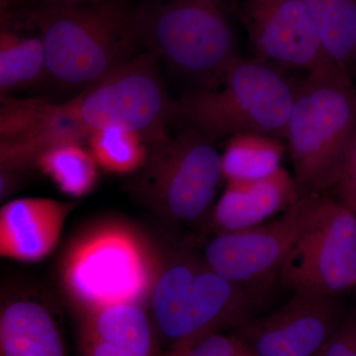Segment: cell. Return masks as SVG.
<instances>
[{
	"label": "cell",
	"mask_w": 356,
	"mask_h": 356,
	"mask_svg": "<svg viewBox=\"0 0 356 356\" xmlns=\"http://www.w3.org/2000/svg\"><path fill=\"white\" fill-rule=\"evenodd\" d=\"M26 20L44 42L47 76L72 89L89 88L135 57V8L124 0L28 9Z\"/></svg>",
	"instance_id": "1"
},
{
	"label": "cell",
	"mask_w": 356,
	"mask_h": 356,
	"mask_svg": "<svg viewBox=\"0 0 356 356\" xmlns=\"http://www.w3.org/2000/svg\"><path fill=\"white\" fill-rule=\"evenodd\" d=\"M161 259L130 224L108 219L81 232L63 255L60 278L79 314L149 302Z\"/></svg>",
	"instance_id": "2"
},
{
	"label": "cell",
	"mask_w": 356,
	"mask_h": 356,
	"mask_svg": "<svg viewBox=\"0 0 356 356\" xmlns=\"http://www.w3.org/2000/svg\"><path fill=\"white\" fill-rule=\"evenodd\" d=\"M296 83L277 65L238 57L214 83L175 102V118L215 142L243 133L285 140Z\"/></svg>",
	"instance_id": "3"
},
{
	"label": "cell",
	"mask_w": 356,
	"mask_h": 356,
	"mask_svg": "<svg viewBox=\"0 0 356 356\" xmlns=\"http://www.w3.org/2000/svg\"><path fill=\"white\" fill-rule=\"evenodd\" d=\"M266 291L222 277L202 255L178 252L161 259L147 306L159 336L172 346L247 324Z\"/></svg>",
	"instance_id": "4"
},
{
	"label": "cell",
	"mask_w": 356,
	"mask_h": 356,
	"mask_svg": "<svg viewBox=\"0 0 356 356\" xmlns=\"http://www.w3.org/2000/svg\"><path fill=\"white\" fill-rule=\"evenodd\" d=\"M238 0H142L135 8L140 43L197 86H210L238 57Z\"/></svg>",
	"instance_id": "5"
},
{
	"label": "cell",
	"mask_w": 356,
	"mask_h": 356,
	"mask_svg": "<svg viewBox=\"0 0 356 356\" xmlns=\"http://www.w3.org/2000/svg\"><path fill=\"white\" fill-rule=\"evenodd\" d=\"M356 137V89L343 74H307L296 83L287 149L300 194L334 191Z\"/></svg>",
	"instance_id": "6"
},
{
	"label": "cell",
	"mask_w": 356,
	"mask_h": 356,
	"mask_svg": "<svg viewBox=\"0 0 356 356\" xmlns=\"http://www.w3.org/2000/svg\"><path fill=\"white\" fill-rule=\"evenodd\" d=\"M132 191L145 205L175 226L202 221L213 208L222 179L216 142L194 129L149 146L146 165Z\"/></svg>",
	"instance_id": "7"
},
{
	"label": "cell",
	"mask_w": 356,
	"mask_h": 356,
	"mask_svg": "<svg viewBox=\"0 0 356 356\" xmlns=\"http://www.w3.org/2000/svg\"><path fill=\"white\" fill-rule=\"evenodd\" d=\"M159 62L151 51L136 55L70 99L86 127L91 132L113 127L133 131L147 146L165 139L175 102L166 92Z\"/></svg>",
	"instance_id": "8"
},
{
	"label": "cell",
	"mask_w": 356,
	"mask_h": 356,
	"mask_svg": "<svg viewBox=\"0 0 356 356\" xmlns=\"http://www.w3.org/2000/svg\"><path fill=\"white\" fill-rule=\"evenodd\" d=\"M293 292L341 299L356 287V215L337 197L318 194L308 227L280 276Z\"/></svg>",
	"instance_id": "9"
},
{
	"label": "cell",
	"mask_w": 356,
	"mask_h": 356,
	"mask_svg": "<svg viewBox=\"0 0 356 356\" xmlns=\"http://www.w3.org/2000/svg\"><path fill=\"white\" fill-rule=\"evenodd\" d=\"M317 196L300 194L273 221L215 234L204 248V261L227 280L267 289L311 222Z\"/></svg>",
	"instance_id": "10"
},
{
	"label": "cell",
	"mask_w": 356,
	"mask_h": 356,
	"mask_svg": "<svg viewBox=\"0 0 356 356\" xmlns=\"http://www.w3.org/2000/svg\"><path fill=\"white\" fill-rule=\"evenodd\" d=\"M238 17L254 57L308 74H344L327 56L301 0H238Z\"/></svg>",
	"instance_id": "11"
},
{
	"label": "cell",
	"mask_w": 356,
	"mask_h": 356,
	"mask_svg": "<svg viewBox=\"0 0 356 356\" xmlns=\"http://www.w3.org/2000/svg\"><path fill=\"white\" fill-rule=\"evenodd\" d=\"M346 318L339 299L294 292L280 308L238 327L235 336L254 356H320Z\"/></svg>",
	"instance_id": "12"
},
{
	"label": "cell",
	"mask_w": 356,
	"mask_h": 356,
	"mask_svg": "<svg viewBox=\"0 0 356 356\" xmlns=\"http://www.w3.org/2000/svg\"><path fill=\"white\" fill-rule=\"evenodd\" d=\"M91 134L70 100L53 103L1 96L0 168L24 173L35 168L47 149L67 143L83 144Z\"/></svg>",
	"instance_id": "13"
},
{
	"label": "cell",
	"mask_w": 356,
	"mask_h": 356,
	"mask_svg": "<svg viewBox=\"0 0 356 356\" xmlns=\"http://www.w3.org/2000/svg\"><path fill=\"white\" fill-rule=\"evenodd\" d=\"M77 202L44 197L13 199L0 210V255L34 264L57 247L65 222Z\"/></svg>",
	"instance_id": "14"
},
{
	"label": "cell",
	"mask_w": 356,
	"mask_h": 356,
	"mask_svg": "<svg viewBox=\"0 0 356 356\" xmlns=\"http://www.w3.org/2000/svg\"><path fill=\"white\" fill-rule=\"evenodd\" d=\"M79 317V356H158L159 334L144 305L105 307Z\"/></svg>",
	"instance_id": "15"
},
{
	"label": "cell",
	"mask_w": 356,
	"mask_h": 356,
	"mask_svg": "<svg viewBox=\"0 0 356 356\" xmlns=\"http://www.w3.org/2000/svg\"><path fill=\"white\" fill-rule=\"evenodd\" d=\"M299 195L294 177L283 166L261 179L227 182L211 210V227L218 234L257 226L276 213L284 212Z\"/></svg>",
	"instance_id": "16"
},
{
	"label": "cell",
	"mask_w": 356,
	"mask_h": 356,
	"mask_svg": "<svg viewBox=\"0 0 356 356\" xmlns=\"http://www.w3.org/2000/svg\"><path fill=\"white\" fill-rule=\"evenodd\" d=\"M0 356H67L62 332L50 309L28 296L3 302Z\"/></svg>",
	"instance_id": "17"
},
{
	"label": "cell",
	"mask_w": 356,
	"mask_h": 356,
	"mask_svg": "<svg viewBox=\"0 0 356 356\" xmlns=\"http://www.w3.org/2000/svg\"><path fill=\"white\" fill-rule=\"evenodd\" d=\"M284 140L257 133H243L227 139L221 154L226 182L261 179L277 172L287 151Z\"/></svg>",
	"instance_id": "18"
},
{
	"label": "cell",
	"mask_w": 356,
	"mask_h": 356,
	"mask_svg": "<svg viewBox=\"0 0 356 356\" xmlns=\"http://www.w3.org/2000/svg\"><path fill=\"white\" fill-rule=\"evenodd\" d=\"M327 56L351 79L355 65L356 0H301Z\"/></svg>",
	"instance_id": "19"
},
{
	"label": "cell",
	"mask_w": 356,
	"mask_h": 356,
	"mask_svg": "<svg viewBox=\"0 0 356 356\" xmlns=\"http://www.w3.org/2000/svg\"><path fill=\"white\" fill-rule=\"evenodd\" d=\"M47 77V57L39 34L24 35L2 23L0 31L1 96Z\"/></svg>",
	"instance_id": "20"
},
{
	"label": "cell",
	"mask_w": 356,
	"mask_h": 356,
	"mask_svg": "<svg viewBox=\"0 0 356 356\" xmlns=\"http://www.w3.org/2000/svg\"><path fill=\"white\" fill-rule=\"evenodd\" d=\"M35 168L50 178L58 191L72 198L90 193L98 184L97 163L81 143H67L40 154Z\"/></svg>",
	"instance_id": "21"
},
{
	"label": "cell",
	"mask_w": 356,
	"mask_h": 356,
	"mask_svg": "<svg viewBox=\"0 0 356 356\" xmlns=\"http://www.w3.org/2000/svg\"><path fill=\"white\" fill-rule=\"evenodd\" d=\"M88 149L102 170L113 175H134L146 165L147 140L139 133L122 128H104L91 134Z\"/></svg>",
	"instance_id": "22"
},
{
	"label": "cell",
	"mask_w": 356,
	"mask_h": 356,
	"mask_svg": "<svg viewBox=\"0 0 356 356\" xmlns=\"http://www.w3.org/2000/svg\"><path fill=\"white\" fill-rule=\"evenodd\" d=\"M177 356H240L241 341L236 336L210 332L170 346Z\"/></svg>",
	"instance_id": "23"
},
{
	"label": "cell",
	"mask_w": 356,
	"mask_h": 356,
	"mask_svg": "<svg viewBox=\"0 0 356 356\" xmlns=\"http://www.w3.org/2000/svg\"><path fill=\"white\" fill-rule=\"evenodd\" d=\"M334 192L336 197L356 215V137L344 159Z\"/></svg>",
	"instance_id": "24"
},
{
	"label": "cell",
	"mask_w": 356,
	"mask_h": 356,
	"mask_svg": "<svg viewBox=\"0 0 356 356\" xmlns=\"http://www.w3.org/2000/svg\"><path fill=\"white\" fill-rule=\"evenodd\" d=\"M320 356H356V315L344 318Z\"/></svg>",
	"instance_id": "25"
},
{
	"label": "cell",
	"mask_w": 356,
	"mask_h": 356,
	"mask_svg": "<svg viewBox=\"0 0 356 356\" xmlns=\"http://www.w3.org/2000/svg\"><path fill=\"white\" fill-rule=\"evenodd\" d=\"M23 173L13 172V170L0 168V199L6 200L17 191L22 181L21 175Z\"/></svg>",
	"instance_id": "26"
},
{
	"label": "cell",
	"mask_w": 356,
	"mask_h": 356,
	"mask_svg": "<svg viewBox=\"0 0 356 356\" xmlns=\"http://www.w3.org/2000/svg\"><path fill=\"white\" fill-rule=\"evenodd\" d=\"M20 1H32L34 3V6L32 8H39V7L67 6L95 3V2L102 1V0H19Z\"/></svg>",
	"instance_id": "27"
},
{
	"label": "cell",
	"mask_w": 356,
	"mask_h": 356,
	"mask_svg": "<svg viewBox=\"0 0 356 356\" xmlns=\"http://www.w3.org/2000/svg\"><path fill=\"white\" fill-rule=\"evenodd\" d=\"M240 341V339H238ZM240 356H254L252 355V353H250L247 350V348H245V346H243L242 343H241V355Z\"/></svg>",
	"instance_id": "28"
},
{
	"label": "cell",
	"mask_w": 356,
	"mask_h": 356,
	"mask_svg": "<svg viewBox=\"0 0 356 356\" xmlns=\"http://www.w3.org/2000/svg\"><path fill=\"white\" fill-rule=\"evenodd\" d=\"M161 356H177V353H175V350H173V348H170V350L166 351L165 355H161Z\"/></svg>",
	"instance_id": "29"
},
{
	"label": "cell",
	"mask_w": 356,
	"mask_h": 356,
	"mask_svg": "<svg viewBox=\"0 0 356 356\" xmlns=\"http://www.w3.org/2000/svg\"><path fill=\"white\" fill-rule=\"evenodd\" d=\"M355 65H356V40H355Z\"/></svg>",
	"instance_id": "30"
}]
</instances>
